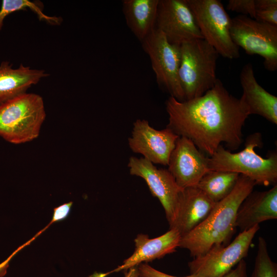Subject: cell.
<instances>
[{
	"mask_svg": "<svg viewBox=\"0 0 277 277\" xmlns=\"http://www.w3.org/2000/svg\"><path fill=\"white\" fill-rule=\"evenodd\" d=\"M262 146V135L259 132L249 135L244 148L238 152L232 153L221 145L212 155L207 157L208 171L235 172L248 177L256 185H276V153H271L267 157H262L255 151L256 147Z\"/></svg>",
	"mask_w": 277,
	"mask_h": 277,
	"instance_id": "3",
	"label": "cell"
},
{
	"mask_svg": "<svg viewBox=\"0 0 277 277\" xmlns=\"http://www.w3.org/2000/svg\"><path fill=\"white\" fill-rule=\"evenodd\" d=\"M179 77L185 101L200 97L213 88L218 78L219 54L204 39L192 40L180 46Z\"/></svg>",
	"mask_w": 277,
	"mask_h": 277,
	"instance_id": "5",
	"label": "cell"
},
{
	"mask_svg": "<svg viewBox=\"0 0 277 277\" xmlns=\"http://www.w3.org/2000/svg\"><path fill=\"white\" fill-rule=\"evenodd\" d=\"M48 76L45 70L21 64L16 68L8 61L0 64V104L27 92L32 86Z\"/></svg>",
	"mask_w": 277,
	"mask_h": 277,
	"instance_id": "18",
	"label": "cell"
},
{
	"mask_svg": "<svg viewBox=\"0 0 277 277\" xmlns=\"http://www.w3.org/2000/svg\"><path fill=\"white\" fill-rule=\"evenodd\" d=\"M166 109L169 116L166 127L191 140L209 156L223 143L231 151L243 142L242 128L249 115L248 108L219 78L200 97L181 102L170 96Z\"/></svg>",
	"mask_w": 277,
	"mask_h": 277,
	"instance_id": "1",
	"label": "cell"
},
{
	"mask_svg": "<svg viewBox=\"0 0 277 277\" xmlns=\"http://www.w3.org/2000/svg\"><path fill=\"white\" fill-rule=\"evenodd\" d=\"M159 0H124L126 24L136 37L143 41L155 28Z\"/></svg>",
	"mask_w": 277,
	"mask_h": 277,
	"instance_id": "19",
	"label": "cell"
},
{
	"mask_svg": "<svg viewBox=\"0 0 277 277\" xmlns=\"http://www.w3.org/2000/svg\"><path fill=\"white\" fill-rule=\"evenodd\" d=\"M43 98L37 94H22L0 104V136L21 144L36 138L46 118Z\"/></svg>",
	"mask_w": 277,
	"mask_h": 277,
	"instance_id": "4",
	"label": "cell"
},
{
	"mask_svg": "<svg viewBox=\"0 0 277 277\" xmlns=\"http://www.w3.org/2000/svg\"><path fill=\"white\" fill-rule=\"evenodd\" d=\"M72 204V202H70L55 208L51 223L58 222L65 219L69 214Z\"/></svg>",
	"mask_w": 277,
	"mask_h": 277,
	"instance_id": "26",
	"label": "cell"
},
{
	"mask_svg": "<svg viewBox=\"0 0 277 277\" xmlns=\"http://www.w3.org/2000/svg\"><path fill=\"white\" fill-rule=\"evenodd\" d=\"M222 277H248L247 263L241 260L233 269Z\"/></svg>",
	"mask_w": 277,
	"mask_h": 277,
	"instance_id": "27",
	"label": "cell"
},
{
	"mask_svg": "<svg viewBox=\"0 0 277 277\" xmlns=\"http://www.w3.org/2000/svg\"><path fill=\"white\" fill-rule=\"evenodd\" d=\"M207 157L191 140L179 136L170 155L168 170L182 188L195 186L208 172Z\"/></svg>",
	"mask_w": 277,
	"mask_h": 277,
	"instance_id": "13",
	"label": "cell"
},
{
	"mask_svg": "<svg viewBox=\"0 0 277 277\" xmlns=\"http://www.w3.org/2000/svg\"><path fill=\"white\" fill-rule=\"evenodd\" d=\"M179 232L173 228L158 237L150 239L148 235L140 233L134 239L135 249L132 254L125 260L121 265L114 270L104 273L106 277L112 273L127 270L138 266L143 262L160 259L176 251L181 239Z\"/></svg>",
	"mask_w": 277,
	"mask_h": 277,
	"instance_id": "14",
	"label": "cell"
},
{
	"mask_svg": "<svg viewBox=\"0 0 277 277\" xmlns=\"http://www.w3.org/2000/svg\"><path fill=\"white\" fill-rule=\"evenodd\" d=\"M137 272L139 277H180L172 275L159 271L147 263H142L138 266ZM183 277H200V276L190 274Z\"/></svg>",
	"mask_w": 277,
	"mask_h": 277,
	"instance_id": "25",
	"label": "cell"
},
{
	"mask_svg": "<svg viewBox=\"0 0 277 277\" xmlns=\"http://www.w3.org/2000/svg\"><path fill=\"white\" fill-rule=\"evenodd\" d=\"M128 167L130 174L142 178L152 195L160 201L170 226L174 220L179 195L183 188L177 184L168 169H159L143 157L131 156Z\"/></svg>",
	"mask_w": 277,
	"mask_h": 277,
	"instance_id": "10",
	"label": "cell"
},
{
	"mask_svg": "<svg viewBox=\"0 0 277 277\" xmlns=\"http://www.w3.org/2000/svg\"><path fill=\"white\" fill-rule=\"evenodd\" d=\"M239 175L232 172L208 171L196 186L216 203L232 192L237 183Z\"/></svg>",
	"mask_w": 277,
	"mask_h": 277,
	"instance_id": "20",
	"label": "cell"
},
{
	"mask_svg": "<svg viewBox=\"0 0 277 277\" xmlns=\"http://www.w3.org/2000/svg\"><path fill=\"white\" fill-rule=\"evenodd\" d=\"M230 34L247 54L262 56L267 70L277 69V26L239 15L231 18Z\"/></svg>",
	"mask_w": 277,
	"mask_h": 277,
	"instance_id": "7",
	"label": "cell"
},
{
	"mask_svg": "<svg viewBox=\"0 0 277 277\" xmlns=\"http://www.w3.org/2000/svg\"><path fill=\"white\" fill-rule=\"evenodd\" d=\"M255 185L248 177L240 174L232 192L215 204L201 224L181 237L179 247L187 249L194 258L213 248L228 245L236 228L238 210Z\"/></svg>",
	"mask_w": 277,
	"mask_h": 277,
	"instance_id": "2",
	"label": "cell"
},
{
	"mask_svg": "<svg viewBox=\"0 0 277 277\" xmlns=\"http://www.w3.org/2000/svg\"><path fill=\"white\" fill-rule=\"evenodd\" d=\"M141 43L143 49L150 58L159 86L170 96L179 101H185L179 77L180 46L170 44L156 28Z\"/></svg>",
	"mask_w": 277,
	"mask_h": 277,
	"instance_id": "8",
	"label": "cell"
},
{
	"mask_svg": "<svg viewBox=\"0 0 277 277\" xmlns=\"http://www.w3.org/2000/svg\"><path fill=\"white\" fill-rule=\"evenodd\" d=\"M227 9L243 15H249L250 17L255 18V0H229L226 6Z\"/></svg>",
	"mask_w": 277,
	"mask_h": 277,
	"instance_id": "24",
	"label": "cell"
},
{
	"mask_svg": "<svg viewBox=\"0 0 277 277\" xmlns=\"http://www.w3.org/2000/svg\"><path fill=\"white\" fill-rule=\"evenodd\" d=\"M240 78L243 89L240 98L247 107L249 115H259L276 125L277 97L259 84L251 63L243 67Z\"/></svg>",
	"mask_w": 277,
	"mask_h": 277,
	"instance_id": "17",
	"label": "cell"
},
{
	"mask_svg": "<svg viewBox=\"0 0 277 277\" xmlns=\"http://www.w3.org/2000/svg\"><path fill=\"white\" fill-rule=\"evenodd\" d=\"M260 229L256 225L241 231L228 245L213 248L188 263L190 274L200 277H222L248 254L252 241Z\"/></svg>",
	"mask_w": 277,
	"mask_h": 277,
	"instance_id": "9",
	"label": "cell"
},
{
	"mask_svg": "<svg viewBox=\"0 0 277 277\" xmlns=\"http://www.w3.org/2000/svg\"><path fill=\"white\" fill-rule=\"evenodd\" d=\"M250 277H277L276 263L271 260L267 242L262 236L258 239L254 268Z\"/></svg>",
	"mask_w": 277,
	"mask_h": 277,
	"instance_id": "21",
	"label": "cell"
},
{
	"mask_svg": "<svg viewBox=\"0 0 277 277\" xmlns=\"http://www.w3.org/2000/svg\"><path fill=\"white\" fill-rule=\"evenodd\" d=\"M155 28L171 44L203 38L185 0H159Z\"/></svg>",
	"mask_w": 277,
	"mask_h": 277,
	"instance_id": "11",
	"label": "cell"
},
{
	"mask_svg": "<svg viewBox=\"0 0 277 277\" xmlns=\"http://www.w3.org/2000/svg\"><path fill=\"white\" fill-rule=\"evenodd\" d=\"M137 269L135 267L129 269L125 274V277H139Z\"/></svg>",
	"mask_w": 277,
	"mask_h": 277,
	"instance_id": "28",
	"label": "cell"
},
{
	"mask_svg": "<svg viewBox=\"0 0 277 277\" xmlns=\"http://www.w3.org/2000/svg\"><path fill=\"white\" fill-rule=\"evenodd\" d=\"M179 137L167 127L157 130L147 120L138 119L133 123L128 144L132 152L142 154L153 164L167 166Z\"/></svg>",
	"mask_w": 277,
	"mask_h": 277,
	"instance_id": "12",
	"label": "cell"
},
{
	"mask_svg": "<svg viewBox=\"0 0 277 277\" xmlns=\"http://www.w3.org/2000/svg\"><path fill=\"white\" fill-rule=\"evenodd\" d=\"M256 20L277 26V1L255 0Z\"/></svg>",
	"mask_w": 277,
	"mask_h": 277,
	"instance_id": "23",
	"label": "cell"
},
{
	"mask_svg": "<svg viewBox=\"0 0 277 277\" xmlns=\"http://www.w3.org/2000/svg\"><path fill=\"white\" fill-rule=\"evenodd\" d=\"M277 219V185L264 191H253L240 205L235 226L241 231L260 223Z\"/></svg>",
	"mask_w": 277,
	"mask_h": 277,
	"instance_id": "16",
	"label": "cell"
},
{
	"mask_svg": "<svg viewBox=\"0 0 277 277\" xmlns=\"http://www.w3.org/2000/svg\"><path fill=\"white\" fill-rule=\"evenodd\" d=\"M204 39L219 55L230 60L240 56L239 48L233 42L231 18L219 0H185Z\"/></svg>",
	"mask_w": 277,
	"mask_h": 277,
	"instance_id": "6",
	"label": "cell"
},
{
	"mask_svg": "<svg viewBox=\"0 0 277 277\" xmlns=\"http://www.w3.org/2000/svg\"><path fill=\"white\" fill-rule=\"evenodd\" d=\"M31 10L40 19L45 17L43 12V5L41 2L29 0H3L0 9V31L2 29L5 18L14 12Z\"/></svg>",
	"mask_w": 277,
	"mask_h": 277,
	"instance_id": "22",
	"label": "cell"
},
{
	"mask_svg": "<svg viewBox=\"0 0 277 277\" xmlns=\"http://www.w3.org/2000/svg\"><path fill=\"white\" fill-rule=\"evenodd\" d=\"M196 186L183 188L180 193L176 213L170 229L177 230L181 236L201 224L215 205Z\"/></svg>",
	"mask_w": 277,
	"mask_h": 277,
	"instance_id": "15",
	"label": "cell"
}]
</instances>
